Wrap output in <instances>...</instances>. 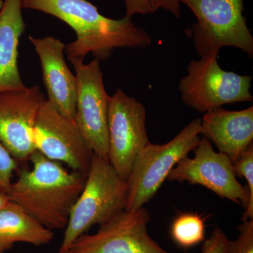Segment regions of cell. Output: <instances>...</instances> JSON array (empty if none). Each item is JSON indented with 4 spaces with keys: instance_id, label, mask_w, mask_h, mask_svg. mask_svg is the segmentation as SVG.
Instances as JSON below:
<instances>
[{
    "instance_id": "obj_6",
    "label": "cell",
    "mask_w": 253,
    "mask_h": 253,
    "mask_svg": "<svg viewBox=\"0 0 253 253\" xmlns=\"http://www.w3.org/2000/svg\"><path fill=\"white\" fill-rule=\"evenodd\" d=\"M217 57L214 54L192 60L178 86L182 102L204 114L224 105L253 99L252 77L222 69Z\"/></svg>"
},
{
    "instance_id": "obj_5",
    "label": "cell",
    "mask_w": 253,
    "mask_h": 253,
    "mask_svg": "<svg viewBox=\"0 0 253 253\" xmlns=\"http://www.w3.org/2000/svg\"><path fill=\"white\" fill-rule=\"evenodd\" d=\"M196 16L192 38L201 57L232 46L253 56V37L244 15V0H179Z\"/></svg>"
},
{
    "instance_id": "obj_9",
    "label": "cell",
    "mask_w": 253,
    "mask_h": 253,
    "mask_svg": "<svg viewBox=\"0 0 253 253\" xmlns=\"http://www.w3.org/2000/svg\"><path fill=\"white\" fill-rule=\"evenodd\" d=\"M146 109L134 98L118 89L110 96L108 159L126 181L134 160L150 142L146 127Z\"/></svg>"
},
{
    "instance_id": "obj_8",
    "label": "cell",
    "mask_w": 253,
    "mask_h": 253,
    "mask_svg": "<svg viewBox=\"0 0 253 253\" xmlns=\"http://www.w3.org/2000/svg\"><path fill=\"white\" fill-rule=\"evenodd\" d=\"M69 60L77 81L75 121L93 153L108 159L110 96L105 89L100 61L95 59L85 64L81 58Z\"/></svg>"
},
{
    "instance_id": "obj_2",
    "label": "cell",
    "mask_w": 253,
    "mask_h": 253,
    "mask_svg": "<svg viewBox=\"0 0 253 253\" xmlns=\"http://www.w3.org/2000/svg\"><path fill=\"white\" fill-rule=\"evenodd\" d=\"M29 161L31 169L19 170L8 198L46 229H65L86 174L68 171L36 150Z\"/></svg>"
},
{
    "instance_id": "obj_21",
    "label": "cell",
    "mask_w": 253,
    "mask_h": 253,
    "mask_svg": "<svg viewBox=\"0 0 253 253\" xmlns=\"http://www.w3.org/2000/svg\"><path fill=\"white\" fill-rule=\"evenodd\" d=\"M229 241L222 229L214 228L209 239L204 241L201 253H226Z\"/></svg>"
},
{
    "instance_id": "obj_11",
    "label": "cell",
    "mask_w": 253,
    "mask_h": 253,
    "mask_svg": "<svg viewBox=\"0 0 253 253\" xmlns=\"http://www.w3.org/2000/svg\"><path fill=\"white\" fill-rule=\"evenodd\" d=\"M33 139L36 151L46 158L87 174L92 150L75 119L63 116L46 99L37 116Z\"/></svg>"
},
{
    "instance_id": "obj_19",
    "label": "cell",
    "mask_w": 253,
    "mask_h": 253,
    "mask_svg": "<svg viewBox=\"0 0 253 253\" xmlns=\"http://www.w3.org/2000/svg\"><path fill=\"white\" fill-rule=\"evenodd\" d=\"M233 168L236 176L244 177L247 181L250 199L253 204V144L233 163Z\"/></svg>"
},
{
    "instance_id": "obj_15",
    "label": "cell",
    "mask_w": 253,
    "mask_h": 253,
    "mask_svg": "<svg viewBox=\"0 0 253 253\" xmlns=\"http://www.w3.org/2000/svg\"><path fill=\"white\" fill-rule=\"evenodd\" d=\"M22 0H4L0 6V92L26 86L18 68L20 38L26 30Z\"/></svg>"
},
{
    "instance_id": "obj_4",
    "label": "cell",
    "mask_w": 253,
    "mask_h": 253,
    "mask_svg": "<svg viewBox=\"0 0 253 253\" xmlns=\"http://www.w3.org/2000/svg\"><path fill=\"white\" fill-rule=\"evenodd\" d=\"M201 118H196L165 144L149 143L136 156L126 181V211L144 207L168 174L199 144Z\"/></svg>"
},
{
    "instance_id": "obj_18",
    "label": "cell",
    "mask_w": 253,
    "mask_h": 253,
    "mask_svg": "<svg viewBox=\"0 0 253 253\" xmlns=\"http://www.w3.org/2000/svg\"><path fill=\"white\" fill-rule=\"evenodd\" d=\"M237 228L239 236L234 241L229 240L226 253H253V220L242 221Z\"/></svg>"
},
{
    "instance_id": "obj_3",
    "label": "cell",
    "mask_w": 253,
    "mask_h": 253,
    "mask_svg": "<svg viewBox=\"0 0 253 253\" xmlns=\"http://www.w3.org/2000/svg\"><path fill=\"white\" fill-rule=\"evenodd\" d=\"M126 207V181L109 160L93 154L84 188L71 210L59 251H68L92 226L103 224Z\"/></svg>"
},
{
    "instance_id": "obj_16",
    "label": "cell",
    "mask_w": 253,
    "mask_h": 253,
    "mask_svg": "<svg viewBox=\"0 0 253 253\" xmlns=\"http://www.w3.org/2000/svg\"><path fill=\"white\" fill-rule=\"evenodd\" d=\"M54 236L53 231L42 225L12 201L0 209V253H5L18 243L44 246L49 244Z\"/></svg>"
},
{
    "instance_id": "obj_10",
    "label": "cell",
    "mask_w": 253,
    "mask_h": 253,
    "mask_svg": "<svg viewBox=\"0 0 253 253\" xmlns=\"http://www.w3.org/2000/svg\"><path fill=\"white\" fill-rule=\"evenodd\" d=\"M151 216L144 207L126 209L100 224L95 234H83L71 246L74 253H168L150 236Z\"/></svg>"
},
{
    "instance_id": "obj_17",
    "label": "cell",
    "mask_w": 253,
    "mask_h": 253,
    "mask_svg": "<svg viewBox=\"0 0 253 253\" xmlns=\"http://www.w3.org/2000/svg\"><path fill=\"white\" fill-rule=\"evenodd\" d=\"M206 219L197 213L184 212L173 221L170 234L173 241L183 249H190L204 242Z\"/></svg>"
},
{
    "instance_id": "obj_25",
    "label": "cell",
    "mask_w": 253,
    "mask_h": 253,
    "mask_svg": "<svg viewBox=\"0 0 253 253\" xmlns=\"http://www.w3.org/2000/svg\"><path fill=\"white\" fill-rule=\"evenodd\" d=\"M56 253H74L71 252V251H69V250H68V251H59V252Z\"/></svg>"
},
{
    "instance_id": "obj_22",
    "label": "cell",
    "mask_w": 253,
    "mask_h": 253,
    "mask_svg": "<svg viewBox=\"0 0 253 253\" xmlns=\"http://www.w3.org/2000/svg\"><path fill=\"white\" fill-rule=\"evenodd\" d=\"M126 5V17L131 18L135 15L153 14L151 0H124Z\"/></svg>"
},
{
    "instance_id": "obj_24",
    "label": "cell",
    "mask_w": 253,
    "mask_h": 253,
    "mask_svg": "<svg viewBox=\"0 0 253 253\" xmlns=\"http://www.w3.org/2000/svg\"><path fill=\"white\" fill-rule=\"evenodd\" d=\"M9 201L10 200L8 198L7 195L0 191V209L4 207L5 205L8 204Z\"/></svg>"
},
{
    "instance_id": "obj_23",
    "label": "cell",
    "mask_w": 253,
    "mask_h": 253,
    "mask_svg": "<svg viewBox=\"0 0 253 253\" xmlns=\"http://www.w3.org/2000/svg\"><path fill=\"white\" fill-rule=\"evenodd\" d=\"M179 0H151L153 13L163 9L174 15L176 18L180 17L181 8Z\"/></svg>"
},
{
    "instance_id": "obj_12",
    "label": "cell",
    "mask_w": 253,
    "mask_h": 253,
    "mask_svg": "<svg viewBox=\"0 0 253 253\" xmlns=\"http://www.w3.org/2000/svg\"><path fill=\"white\" fill-rule=\"evenodd\" d=\"M45 100L38 85L0 92V143L18 163L28 161L36 150L33 131Z\"/></svg>"
},
{
    "instance_id": "obj_7",
    "label": "cell",
    "mask_w": 253,
    "mask_h": 253,
    "mask_svg": "<svg viewBox=\"0 0 253 253\" xmlns=\"http://www.w3.org/2000/svg\"><path fill=\"white\" fill-rule=\"evenodd\" d=\"M194 151V157L186 156L179 161L168 174V180L204 186L219 197L244 208L242 221L253 220V204L249 189L237 180L229 157L216 152L211 141L203 136Z\"/></svg>"
},
{
    "instance_id": "obj_20",
    "label": "cell",
    "mask_w": 253,
    "mask_h": 253,
    "mask_svg": "<svg viewBox=\"0 0 253 253\" xmlns=\"http://www.w3.org/2000/svg\"><path fill=\"white\" fill-rule=\"evenodd\" d=\"M18 170V163L0 143V191L7 194L15 172Z\"/></svg>"
},
{
    "instance_id": "obj_13",
    "label": "cell",
    "mask_w": 253,
    "mask_h": 253,
    "mask_svg": "<svg viewBox=\"0 0 253 253\" xmlns=\"http://www.w3.org/2000/svg\"><path fill=\"white\" fill-rule=\"evenodd\" d=\"M28 38L40 59L46 100L63 116L75 119L77 81L65 61L66 44L52 36Z\"/></svg>"
},
{
    "instance_id": "obj_14",
    "label": "cell",
    "mask_w": 253,
    "mask_h": 253,
    "mask_svg": "<svg viewBox=\"0 0 253 253\" xmlns=\"http://www.w3.org/2000/svg\"><path fill=\"white\" fill-rule=\"evenodd\" d=\"M201 135L234 163L253 144V106L241 111L221 107L208 111L201 119Z\"/></svg>"
},
{
    "instance_id": "obj_1",
    "label": "cell",
    "mask_w": 253,
    "mask_h": 253,
    "mask_svg": "<svg viewBox=\"0 0 253 253\" xmlns=\"http://www.w3.org/2000/svg\"><path fill=\"white\" fill-rule=\"evenodd\" d=\"M22 7L51 15L72 28L76 40L66 45L68 59H84L91 53L106 60L116 48H146L152 42L149 33L131 18L106 17L86 0H22Z\"/></svg>"
}]
</instances>
